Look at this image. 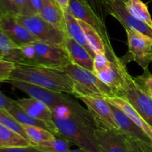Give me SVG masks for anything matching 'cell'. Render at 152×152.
Instances as JSON below:
<instances>
[{"label":"cell","mask_w":152,"mask_h":152,"mask_svg":"<svg viewBox=\"0 0 152 152\" xmlns=\"http://www.w3.org/2000/svg\"><path fill=\"white\" fill-rule=\"evenodd\" d=\"M54 125L60 137L90 152H100L94 131L96 129L88 110H78L68 106L52 110Z\"/></svg>","instance_id":"obj_1"},{"label":"cell","mask_w":152,"mask_h":152,"mask_svg":"<svg viewBox=\"0 0 152 152\" xmlns=\"http://www.w3.org/2000/svg\"><path fill=\"white\" fill-rule=\"evenodd\" d=\"M10 80L27 82L57 92L74 93V83L63 68L16 64Z\"/></svg>","instance_id":"obj_2"},{"label":"cell","mask_w":152,"mask_h":152,"mask_svg":"<svg viewBox=\"0 0 152 152\" xmlns=\"http://www.w3.org/2000/svg\"><path fill=\"white\" fill-rule=\"evenodd\" d=\"M74 83L73 95L80 98L83 96H116L114 91L99 80L93 72L74 63L63 67Z\"/></svg>","instance_id":"obj_3"},{"label":"cell","mask_w":152,"mask_h":152,"mask_svg":"<svg viewBox=\"0 0 152 152\" xmlns=\"http://www.w3.org/2000/svg\"><path fill=\"white\" fill-rule=\"evenodd\" d=\"M6 82L28 94L31 98L44 103L51 110L59 106H68L78 110H86L81 104H79L78 101L72 99L68 95H65L62 92H54L20 80L8 79Z\"/></svg>","instance_id":"obj_4"},{"label":"cell","mask_w":152,"mask_h":152,"mask_svg":"<svg viewBox=\"0 0 152 152\" xmlns=\"http://www.w3.org/2000/svg\"><path fill=\"white\" fill-rule=\"evenodd\" d=\"M69 9L77 19L86 22L97 31L105 43L106 58L113 62L120 61V58L117 56L113 49L105 23L94 13L89 6L83 0H70Z\"/></svg>","instance_id":"obj_5"},{"label":"cell","mask_w":152,"mask_h":152,"mask_svg":"<svg viewBox=\"0 0 152 152\" xmlns=\"http://www.w3.org/2000/svg\"><path fill=\"white\" fill-rule=\"evenodd\" d=\"M128 39V53L120 58L124 64L134 61L142 69L148 68L152 62V39L137 30L131 28H125Z\"/></svg>","instance_id":"obj_6"},{"label":"cell","mask_w":152,"mask_h":152,"mask_svg":"<svg viewBox=\"0 0 152 152\" xmlns=\"http://www.w3.org/2000/svg\"><path fill=\"white\" fill-rule=\"evenodd\" d=\"M16 20L34 36L37 40L50 44L64 46L68 34L62 30L51 25L39 15L19 16L16 15Z\"/></svg>","instance_id":"obj_7"},{"label":"cell","mask_w":152,"mask_h":152,"mask_svg":"<svg viewBox=\"0 0 152 152\" xmlns=\"http://www.w3.org/2000/svg\"><path fill=\"white\" fill-rule=\"evenodd\" d=\"M119 97L127 100L152 128V98L137 87L134 77L129 72L126 74L124 86Z\"/></svg>","instance_id":"obj_8"},{"label":"cell","mask_w":152,"mask_h":152,"mask_svg":"<svg viewBox=\"0 0 152 152\" xmlns=\"http://www.w3.org/2000/svg\"><path fill=\"white\" fill-rule=\"evenodd\" d=\"M80 99L87 106L88 111L91 116L96 129L119 130L111 104L105 97L91 95L81 97Z\"/></svg>","instance_id":"obj_9"},{"label":"cell","mask_w":152,"mask_h":152,"mask_svg":"<svg viewBox=\"0 0 152 152\" xmlns=\"http://www.w3.org/2000/svg\"><path fill=\"white\" fill-rule=\"evenodd\" d=\"M36 52V64L39 66L63 68L71 63L64 46L50 44L37 40L33 43Z\"/></svg>","instance_id":"obj_10"},{"label":"cell","mask_w":152,"mask_h":152,"mask_svg":"<svg viewBox=\"0 0 152 152\" xmlns=\"http://www.w3.org/2000/svg\"><path fill=\"white\" fill-rule=\"evenodd\" d=\"M108 14L115 18L124 28H134L152 39V28L142 21L132 16L123 2L119 0H108Z\"/></svg>","instance_id":"obj_11"},{"label":"cell","mask_w":152,"mask_h":152,"mask_svg":"<svg viewBox=\"0 0 152 152\" xmlns=\"http://www.w3.org/2000/svg\"><path fill=\"white\" fill-rule=\"evenodd\" d=\"M94 136L100 152H129L127 135L117 129H96Z\"/></svg>","instance_id":"obj_12"},{"label":"cell","mask_w":152,"mask_h":152,"mask_svg":"<svg viewBox=\"0 0 152 152\" xmlns=\"http://www.w3.org/2000/svg\"><path fill=\"white\" fill-rule=\"evenodd\" d=\"M127 72L126 65L120 59L117 62L110 61L103 69L94 75L114 91L116 96H119L123 89L125 77Z\"/></svg>","instance_id":"obj_13"},{"label":"cell","mask_w":152,"mask_h":152,"mask_svg":"<svg viewBox=\"0 0 152 152\" xmlns=\"http://www.w3.org/2000/svg\"><path fill=\"white\" fill-rule=\"evenodd\" d=\"M15 103L31 117L45 122L56 137H60L53 122L52 110L44 103L31 97L16 100Z\"/></svg>","instance_id":"obj_14"},{"label":"cell","mask_w":152,"mask_h":152,"mask_svg":"<svg viewBox=\"0 0 152 152\" xmlns=\"http://www.w3.org/2000/svg\"><path fill=\"white\" fill-rule=\"evenodd\" d=\"M0 28L18 46L32 43L37 39L16 20V15L0 16Z\"/></svg>","instance_id":"obj_15"},{"label":"cell","mask_w":152,"mask_h":152,"mask_svg":"<svg viewBox=\"0 0 152 152\" xmlns=\"http://www.w3.org/2000/svg\"><path fill=\"white\" fill-rule=\"evenodd\" d=\"M111 106L116 123L121 132L140 142L152 144L151 139L148 137V136L139 126H137L126 113H123L121 110L116 107L115 106L111 104Z\"/></svg>","instance_id":"obj_16"},{"label":"cell","mask_w":152,"mask_h":152,"mask_svg":"<svg viewBox=\"0 0 152 152\" xmlns=\"http://www.w3.org/2000/svg\"><path fill=\"white\" fill-rule=\"evenodd\" d=\"M64 47L66 49L72 63L93 72L94 58L83 46L67 35L64 43Z\"/></svg>","instance_id":"obj_17"},{"label":"cell","mask_w":152,"mask_h":152,"mask_svg":"<svg viewBox=\"0 0 152 152\" xmlns=\"http://www.w3.org/2000/svg\"><path fill=\"white\" fill-rule=\"evenodd\" d=\"M105 100L113 106L121 110L126 113L137 126H139L151 139L152 142V128L141 117L140 115L136 111L132 104L126 99L119 96H107L105 97Z\"/></svg>","instance_id":"obj_18"},{"label":"cell","mask_w":152,"mask_h":152,"mask_svg":"<svg viewBox=\"0 0 152 152\" xmlns=\"http://www.w3.org/2000/svg\"><path fill=\"white\" fill-rule=\"evenodd\" d=\"M64 15H65L67 34L71 38L74 39L77 43L83 46L90 53V55L94 58L96 54L94 52L91 46H89L84 31H83L78 19L73 15L69 8L64 13Z\"/></svg>","instance_id":"obj_19"},{"label":"cell","mask_w":152,"mask_h":152,"mask_svg":"<svg viewBox=\"0 0 152 152\" xmlns=\"http://www.w3.org/2000/svg\"><path fill=\"white\" fill-rule=\"evenodd\" d=\"M39 16L51 25L66 32L64 12L54 0H43L42 7Z\"/></svg>","instance_id":"obj_20"},{"label":"cell","mask_w":152,"mask_h":152,"mask_svg":"<svg viewBox=\"0 0 152 152\" xmlns=\"http://www.w3.org/2000/svg\"><path fill=\"white\" fill-rule=\"evenodd\" d=\"M0 49L4 53V61L15 64H22V58L19 46L13 43L0 28Z\"/></svg>","instance_id":"obj_21"},{"label":"cell","mask_w":152,"mask_h":152,"mask_svg":"<svg viewBox=\"0 0 152 152\" xmlns=\"http://www.w3.org/2000/svg\"><path fill=\"white\" fill-rule=\"evenodd\" d=\"M30 145L32 144L28 139L0 123V148L24 147Z\"/></svg>","instance_id":"obj_22"},{"label":"cell","mask_w":152,"mask_h":152,"mask_svg":"<svg viewBox=\"0 0 152 152\" xmlns=\"http://www.w3.org/2000/svg\"><path fill=\"white\" fill-rule=\"evenodd\" d=\"M82 28L85 33L86 39L88 40L89 46L95 54L105 55V46L102 37L99 36L97 31H95L93 28L88 25L86 22L78 19Z\"/></svg>","instance_id":"obj_23"},{"label":"cell","mask_w":152,"mask_h":152,"mask_svg":"<svg viewBox=\"0 0 152 152\" xmlns=\"http://www.w3.org/2000/svg\"><path fill=\"white\" fill-rule=\"evenodd\" d=\"M128 12L139 20L142 21L152 28V19L146 4L141 0H129L126 4Z\"/></svg>","instance_id":"obj_24"},{"label":"cell","mask_w":152,"mask_h":152,"mask_svg":"<svg viewBox=\"0 0 152 152\" xmlns=\"http://www.w3.org/2000/svg\"><path fill=\"white\" fill-rule=\"evenodd\" d=\"M10 115L13 116L18 122L23 125H31V126L40 127V128H45L46 130H48L50 131L49 127L46 125L45 122L36 119L34 118L31 117V116L25 113L21 107H19L17 104L15 103L11 106L10 109L7 110ZM51 132V131H50Z\"/></svg>","instance_id":"obj_25"},{"label":"cell","mask_w":152,"mask_h":152,"mask_svg":"<svg viewBox=\"0 0 152 152\" xmlns=\"http://www.w3.org/2000/svg\"><path fill=\"white\" fill-rule=\"evenodd\" d=\"M30 142L34 145H38L43 142L48 141L54 138L56 136L48 130L31 125H23Z\"/></svg>","instance_id":"obj_26"},{"label":"cell","mask_w":152,"mask_h":152,"mask_svg":"<svg viewBox=\"0 0 152 152\" xmlns=\"http://www.w3.org/2000/svg\"><path fill=\"white\" fill-rule=\"evenodd\" d=\"M69 142L64 137H55L52 139L43 142L35 146L45 152H68L70 150Z\"/></svg>","instance_id":"obj_27"},{"label":"cell","mask_w":152,"mask_h":152,"mask_svg":"<svg viewBox=\"0 0 152 152\" xmlns=\"http://www.w3.org/2000/svg\"><path fill=\"white\" fill-rule=\"evenodd\" d=\"M0 123L5 125L10 130L13 131L14 132L17 133L22 137L28 140V136H27L26 132H25L24 127L22 124L19 123L12 115L7 111L0 109ZM29 141V140H28Z\"/></svg>","instance_id":"obj_28"},{"label":"cell","mask_w":152,"mask_h":152,"mask_svg":"<svg viewBox=\"0 0 152 152\" xmlns=\"http://www.w3.org/2000/svg\"><path fill=\"white\" fill-rule=\"evenodd\" d=\"M134 80L137 87L152 98V73L150 72L148 68L144 69L142 75L134 77Z\"/></svg>","instance_id":"obj_29"},{"label":"cell","mask_w":152,"mask_h":152,"mask_svg":"<svg viewBox=\"0 0 152 152\" xmlns=\"http://www.w3.org/2000/svg\"><path fill=\"white\" fill-rule=\"evenodd\" d=\"M94 13L105 23V19L108 16V0H83Z\"/></svg>","instance_id":"obj_30"},{"label":"cell","mask_w":152,"mask_h":152,"mask_svg":"<svg viewBox=\"0 0 152 152\" xmlns=\"http://www.w3.org/2000/svg\"><path fill=\"white\" fill-rule=\"evenodd\" d=\"M19 49H20L21 55H22V65L35 66L36 52L33 43L19 46Z\"/></svg>","instance_id":"obj_31"},{"label":"cell","mask_w":152,"mask_h":152,"mask_svg":"<svg viewBox=\"0 0 152 152\" xmlns=\"http://www.w3.org/2000/svg\"><path fill=\"white\" fill-rule=\"evenodd\" d=\"M16 64L12 62L0 59V82L7 81L14 69Z\"/></svg>","instance_id":"obj_32"},{"label":"cell","mask_w":152,"mask_h":152,"mask_svg":"<svg viewBox=\"0 0 152 152\" xmlns=\"http://www.w3.org/2000/svg\"><path fill=\"white\" fill-rule=\"evenodd\" d=\"M15 14L28 16V0H12Z\"/></svg>","instance_id":"obj_33"},{"label":"cell","mask_w":152,"mask_h":152,"mask_svg":"<svg viewBox=\"0 0 152 152\" xmlns=\"http://www.w3.org/2000/svg\"><path fill=\"white\" fill-rule=\"evenodd\" d=\"M43 0H28V16L39 15L42 7Z\"/></svg>","instance_id":"obj_34"},{"label":"cell","mask_w":152,"mask_h":152,"mask_svg":"<svg viewBox=\"0 0 152 152\" xmlns=\"http://www.w3.org/2000/svg\"><path fill=\"white\" fill-rule=\"evenodd\" d=\"M16 15L12 0H0V16Z\"/></svg>","instance_id":"obj_35"},{"label":"cell","mask_w":152,"mask_h":152,"mask_svg":"<svg viewBox=\"0 0 152 152\" xmlns=\"http://www.w3.org/2000/svg\"><path fill=\"white\" fill-rule=\"evenodd\" d=\"M0 152H45L40 150L34 145H30L24 147H14L0 148Z\"/></svg>","instance_id":"obj_36"},{"label":"cell","mask_w":152,"mask_h":152,"mask_svg":"<svg viewBox=\"0 0 152 152\" xmlns=\"http://www.w3.org/2000/svg\"><path fill=\"white\" fill-rule=\"evenodd\" d=\"M126 140H127L129 152H145L138 140L134 139L129 136L126 137Z\"/></svg>","instance_id":"obj_37"},{"label":"cell","mask_w":152,"mask_h":152,"mask_svg":"<svg viewBox=\"0 0 152 152\" xmlns=\"http://www.w3.org/2000/svg\"><path fill=\"white\" fill-rule=\"evenodd\" d=\"M13 104H14L13 100L10 99L8 97L4 95L2 92H0V109L7 111Z\"/></svg>","instance_id":"obj_38"},{"label":"cell","mask_w":152,"mask_h":152,"mask_svg":"<svg viewBox=\"0 0 152 152\" xmlns=\"http://www.w3.org/2000/svg\"><path fill=\"white\" fill-rule=\"evenodd\" d=\"M54 1L64 13L69 8L70 0H54Z\"/></svg>","instance_id":"obj_39"},{"label":"cell","mask_w":152,"mask_h":152,"mask_svg":"<svg viewBox=\"0 0 152 152\" xmlns=\"http://www.w3.org/2000/svg\"><path fill=\"white\" fill-rule=\"evenodd\" d=\"M140 143L145 152H152V144L142 142H140Z\"/></svg>","instance_id":"obj_40"},{"label":"cell","mask_w":152,"mask_h":152,"mask_svg":"<svg viewBox=\"0 0 152 152\" xmlns=\"http://www.w3.org/2000/svg\"><path fill=\"white\" fill-rule=\"evenodd\" d=\"M68 152H90L88 151H86L83 148H78V149H74V150H69Z\"/></svg>","instance_id":"obj_41"},{"label":"cell","mask_w":152,"mask_h":152,"mask_svg":"<svg viewBox=\"0 0 152 152\" xmlns=\"http://www.w3.org/2000/svg\"><path fill=\"white\" fill-rule=\"evenodd\" d=\"M3 58H4V53H3L1 51V49H0V59L3 60Z\"/></svg>","instance_id":"obj_42"},{"label":"cell","mask_w":152,"mask_h":152,"mask_svg":"<svg viewBox=\"0 0 152 152\" xmlns=\"http://www.w3.org/2000/svg\"><path fill=\"white\" fill-rule=\"evenodd\" d=\"M119 1H122V2H123V3H124L125 4H127L128 3H129V0H119Z\"/></svg>","instance_id":"obj_43"}]
</instances>
